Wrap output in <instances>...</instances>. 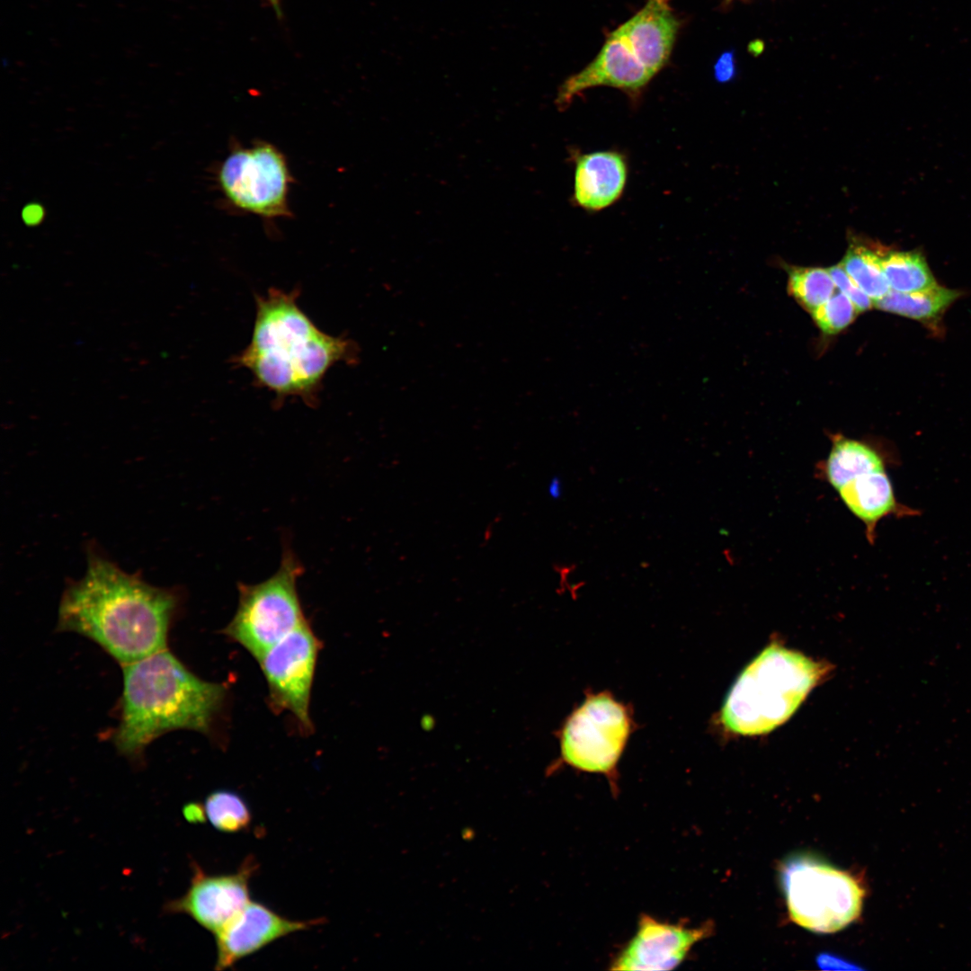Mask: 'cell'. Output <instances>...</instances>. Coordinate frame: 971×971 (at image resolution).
<instances>
[{
  "label": "cell",
  "instance_id": "6da1fadb",
  "mask_svg": "<svg viewBox=\"0 0 971 971\" xmlns=\"http://www.w3.org/2000/svg\"><path fill=\"white\" fill-rule=\"evenodd\" d=\"M178 607L175 591L150 585L89 549L85 575L62 595L58 630L88 637L123 666L166 648Z\"/></svg>",
  "mask_w": 971,
  "mask_h": 971
},
{
  "label": "cell",
  "instance_id": "7a4b0ae2",
  "mask_svg": "<svg viewBox=\"0 0 971 971\" xmlns=\"http://www.w3.org/2000/svg\"><path fill=\"white\" fill-rule=\"evenodd\" d=\"M298 295L272 288L256 296L252 337L235 361L280 402L298 397L310 405L331 367L357 363L360 349L351 338L320 330L298 307Z\"/></svg>",
  "mask_w": 971,
  "mask_h": 971
},
{
  "label": "cell",
  "instance_id": "3957f363",
  "mask_svg": "<svg viewBox=\"0 0 971 971\" xmlns=\"http://www.w3.org/2000/svg\"><path fill=\"white\" fill-rule=\"evenodd\" d=\"M123 667L117 750L138 760L147 746L176 729L207 734L226 695L223 684L206 681L166 648Z\"/></svg>",
  "mask_w": 971,
  "mask_h": 971
},
{
  "label": "cell",
  "instance_id": "277c9868",
  "mask_svg": "<svg viewBox=\"0 0 971 971\" xmlns=\"http://www.w3.org/2000/svg\"><path fill=\"white\" fill-rule=\"evenodd\" d=\"M825 664L772 643L742 672L720 712L734 734H767L787 721L826 675Z\"/></svg>",
  "mask_w": 971,
  "mask_h": 971
},
{
  "label": "cell",
  "instance_id": "5b68a950",
  "mask_svg": "<svg viewBox=\"0 0 971 971\" xmlns=\"http://www.w3.org/2000/svg\"><path fill=\"white\" fill-rule=\"evenodd\" d=\"M779 877L790 919L816 933L839 931L859 918L867 890L862 877L806 853L786 859Z\"/></svg>",
  "mask_w": 971,
  "mask_h": 971
},
{
  "label": "cell",
  "instance_id": "8992f818",
  "mask_svg": "<svg viewBox=\"0 0 971 971\" xmlns=\"http://www.w3.org/2000/svg\"><path fill=\"white\" fill-rule=\"evenodd\" d=\"M301 574L300 563L287 550L272 576L256 584L239 583L237 610L224 633L259 659L307 622L297 591Z\"/></svg>",
  "mask_w": 971,
  "mask_h": 971
},
{
  "label": "cell",
  "instance_id": "52a82bcc",
  "mask_svg": "<svg viewBox=\"0 0 971 971\" xmlns=\"http://www.w3.org/2000/svg\"><path fill=\"white\" fill-rule=\"evenodd\" d=\"M633 729L630 712L610 693H589L563 724L561 762L576 770L601 773L618 790V762Z\"/></svg>",
  "mask_w": 971,
  "mask_h": 971
},
{
  "label": "cell",
  "instance_id": "ba28073f",
  "mask_svg": "<svg viewBox=\"0 0 971 971\" xmlns=\"http://www.w3.org/2000/svg\"><path fill=\"white\" fill-rule=\"evenodd\" d=\"M218 182L240 209L269 218L289 215L291 175L285 156L272 144L233 150L218 168Z\"/></svg>",
  "mask_w": 971,
  "mask_h": 971
},
{
  "label": "cell",
  "instance_id": "9c48e42d",
  "mask_svg": "<svg viewBox=\"0 0 971 971\" xmlns=\"http://www.w3.org/2000/svg\"><path fill=\"white\" fill-rule=\"evenodd\" d=\"M318 650L307 621L257 659L273 707L290 712L306 730L312 727L309 704Z\"/></svg>",
  "mask_w": 971,
  "mask_h": 971
},
{
  "label": "cell",
  "instance_id": "30bf717a",
  "mask_svg": "<svg viewBox=\"0 0 971 971\" xmlns=\"http://www.w3.org/2000/svg\"><path fill=\"white\" fill-rule=\"evenodd\" d=\"M258 869L252 856L234 873L211 875L194 864L186 893L168 901L166 913L186 914L216 935L249 901V884Z\"/></svg>",
  "mask_w": 971,
  "mask_h": 971
},
{
  "label": "cell",
  "instance_id": "8fae6325",
  "mask_svg": "<svg viewBox=\"0 0 971 971\" xmlns=\"http://www.w3.org/2000/svg\"><path fill=\"white\" fill-rule=\"evenodd\" d=\"M712 923L699 927L672 923L641 913L634 936L610 961L611 970H669L677 967L692 948L708 937Z\"/></svg>",
  "mask_w": 971,
  "mask_h": 971
},
{
  "label": "cell",
  "instance_id": "7c38bea8",
  "mask_svg": "<svg viewBox=\"0 0 971 971\" xmlns=\"http://www.w3.org/2000/svg\"><path fill=\"white\" fill-rule=\"evenodd\" d=\"M653 77L627 41L614 30L607 36L597 56L562 83L555 103L563 111L576 95L597 86L613 87L637 99Z\"/></svg>",
  "mask_w": 971,
  "mask_h": 971
},
{
  "label": "cell",
  "instance_id": "4fadbf2b",
  "mask_svg": "<svg viewBox=\"0 0 971 971\" xmlns=\"http://www.w3.org/2000/svg\"><path fill=\"white\" fill-rule=\"evenodd\" d=\"M324 918L291 920L268 906L249 901L215 936V968L224 970L273 941L323 924Z\"/></svg>",
  "mask_w": 971,
  "mask_h": 971
},
{
  "label": "cell",
  "instance_id": "5bb4252c",
  "mask_svg": "<svg viewBox=\"0 0 971 971\" xmlns=\"http://www.w3.org/2000/svg\"><path fill=\"white\" fill-rule=\"evenodd\" d=\"M680 27L681 21L670 0H646L642 8L616 31L655 76L670 58Z\"/></svg>",
  "mask_w": 971,
  "mask_h": 971
},
{
  "label": "cell",
  "instance_id": "9a60e30c",
  "mask_svg": "<svg viewBox=\"0 0 971 971\" xmlns=\"http://www.w3.org/2000/svg\"><path fill=\"white\" fill-rule=\"evenodd\" d=\"M836 491L847 508L864 523L870 543L876 539L877 525L882 519L921 514L919 510L903 504L896 499L886 468L857 474Z\"/></svg>",
  "mask_w": 971,
  "mask_h": 971
},
{
  "label": "cell",
  "instance_id": "2e32d148",
  "mask_svg": "<svg viewBox=\"0 0 971 971\" xmlns=\"http://www.w3.org/2000/svg\"><path fill=\"white\" fill-rule=\"evenodd\" d=\"M574 200L588 211H599L622 195L628 178L625 156L613 150L594 151L575 157Z\"/></svg>",
  "mask_w": 971,
  "mask_h": 971
},
{
  "label": "cell",
  "instance_id": "e0dca14e",
  "mask_svg": "<svg viewBox=\"0 0 971 971\" xmlns=\"http://www.w3.org/2000/svg\"><path fill=\"white\" fill-rule=\"evenodd\" d=\"M961 292L939 284L913 292H889L875 302L877 308L935 326Z\"/></svg>",
  "mask_w": 971,
  "mask_h": 971
},
{
  "label": "cell",
  "instance_id": "ac0fdd59",
  "mask_svg": "<svg viewBox=\"0 0 971 971\" xmlns=\"http://www.w3.org/2000/svg\"><path fill=\"white\" fill-rule=\"evenodd\" d=\"M889 461L872 446L840 436L833 440L824 471L828 483L836 490L857 474L886 468Z\"/></svg>",
  "mask_w": 971,
  "mask_h": 971
},
{
  "label": "cell",
  "instance_id": "d6986e66",
  "mask_svg": "<svg viewBox=\"0 0 971 971\" xmlns=\"http://www.w3.org/2000/svg\"><path fill=\"white\" fill-rule=\"evenodd\" d=\"M882 269L894 291L908 293L938 284L924 257L918 252L885 253Z\"/></svg>",
  "mask_w": 971,
  "mask_h": 971
},
{
  "label": "cell",
  "instance_id": "ffe728a7",
  "mask_svg": "<svg viewBox=\"0 0 971 971\" xmlns=\"http://www.w3.org/2000/svg\"><path fill=\"white\" fill-rule=\"evenodd\" d=\"M877 249L851 244L841 265L854 282L875 302L890 290L882 269V256Z\"/></svg>",
  "mask_w": 971,
  "mask_h": 971
},
{
  "label": "cell",
  "instance_id": "44dd1931",
  "mask_svg": "<svg viewBox=\"0 0 971 971\" xmlns=\"http://www.w3.org/2000/svg\"><path fill=\"white\" fill-rule=\"evenodd\" d=\"M204 820L223 833H237L249 827L252 814L246 802L229 790L210 793L201 804Z\"/></svg>",
  "mask_w": 971,
  "mask_h": 971
},
{
  "label": "cell",
  "instance_id": "7402d4cb",
  "mask_svg": "<svg viewBox=\"0 0 971 971\" xmlns=\"http://www.w3.org/2000/svg\"><path fill=\"white\" fill-rule=\"evenodd\" d=\"M788 276L790 293L811 312L833 296L835 285L827 270L795 267L789 270Z\"/></svg>",
  "mask_w": 971,
  "mask_h": 971
},
{
  "label": "cell",
  "instance_id": "603a6c76",
  "mask_svg": "<svg viewBox=\"0 0 971 971\" xmlns=\"http://www.w3.org/2000/svg\"><path fill=\"white\" fill-rule=\"evenodd\" d=\"M858 309L843 293L838 292L812 312L813 318L825 334H835L848 326Z\"/></svg>",
  "mask_w": 971,
  "mask_h": 971
},
{
  "label": "cell",
  "instance_id": "cb8c5ba5",
  "mask_svg": "<svg viewBox=\"0 0 971 971\" xmlns=\"http://www.w3.org/2000/svg\"><path fill=\"white\" fill-rule=\"evenodd\" d=\"M834 285L854 304L859 312L872 307L874 301L854 282L842 265L828 270Z\"/></svg>",
  "mask_w": 971,
  "mask_h": 971
},
{
  "label": "cell",
  "instance_id": "d4e9b609",
  "mask_svg": "<svg viewBox=\"0 0 971 971\" xmlns=\"http://www.w3.org/2000/svg\"><path fill=\"white\" fill-rule=\"evenodd\" d=\"M735 72L736 66L734 51H725L718 57L714 65L715 78L719 83H726L735 77Z\"/></svg>",
  "mask_w": 971,
  "mask_h": 971
},
{
  "label": "cell",
  "instance_id": "484cf974",
  "mask_svg": "<svg viewBox=\"0 0 971 971\" xmlns=\"http://www.w3.org/2000/svg\"><path fill=\"white\" fill-rule=\"evenodd\" d=\"M816 961L819 967L822 969H861V967H857L854 963H851L842 957L829 953L820 954L817 957Z\"/></svg>",
  "mask_w": 971,
  "mask_h": 971
},
{
  "label": "cell",
  "instance_id": "4316f807",
  "mask_svg": "<svg viewBox=\"0 0 971 971\" xmlns=\"http://www.w3.org/2000/svg\"><path fill=\"white\" fill-rule=\"evenodd\" d=\"M45 218V209L38 202L26 204L22 209V219L26 226L40 225Z\"/></svg>",
  "mask_w": 971,
  "mask_h": 971
},
{
  "label": "cell",
  "instance_id": "83f0119b",
  "mask_svg": "<svg viewBox=\"0 0 971 971\" xmlns=\"http://www.w3.org/2000/svg\"><path fill=\"white\" fill-rule=\"evenodd\" d=\"M548 494L553 499H557L562 494L561 481L557 477H554L548 485Z\"/></svg>",
  "mask_w": 971,
  "mask_h": 971
},
{
  "label": "cell",
  "instance_id": "f1b7e54d",
  "mask_svg": "<svg viewBox=\"0 0 971 971\" xmlns=\"http://www.w3.org/2000/svg\"><path fill=\"white\" fill-rule=\"evenodd\" d=\"M269 1L272 4V5L274 6L275 9H277V10L279 9L280 0H269Z\"/></svg>",
  "mask_w": 971,
  "mask_h": 971
},
{
  "label": "cell",
  "instance_id": "f546056e",
  "mask_svg": "<svg viewBox=\"0 0 971 971\" xmlns=\"http://www.w3.org/2000/svg\"><path fill=\"white\" fill-rule=\"evenodd\" d=\"M726 2H731V1H733V0H726Z\"/></svg>",
  "mask_w": 971,
  "mask_h": 971
}]
</instances>
